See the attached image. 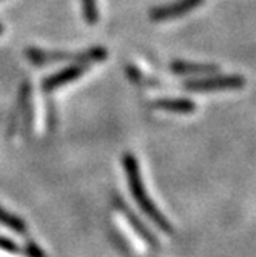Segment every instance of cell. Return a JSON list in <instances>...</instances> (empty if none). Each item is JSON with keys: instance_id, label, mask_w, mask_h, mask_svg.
I'll use <instances>...</instances> for the list:
<instances>
[{"instance_id": "6da1fadb", "label": "cell", "mask_w": 256, "mask_h": 257, "mask_svg": "<svg viewBox=\"0 0 256 257\" xmlns=\"http://www.w3.org/2000/svg\"><path fill=\"white\" fill-rule=\"evenodd\" d=\"M125 168L128 171V179H130V185H131V191H133V196L136 197V200L139 202V205H141L144 208V211L151 216L159 226L162 228H167V222L165 219L162 220V217L157 214V209L153 206V203H150L145 191H144V185L141 182V177H139L137 174V168H136V163L131 157H125Z\"/></svg>"}, {"instance_id": "7a4b0ae2", "label": "cell", "mask_w": 256, "mask_h": 257, "mask_svg": "<svg viewBox=\"0 0 256 257\" xmlns=\"http://www.w3.org/2000/svg\"><path fill=\"white\" fill-rule=\"evenodd\" d=\"M245 85V79L242 76H216L207 77L201 80H192L185 83V88L189 91L205 92V91H225V89H239Z\"/></svg>"}, {"instance_id": "3957f363", "label": "cell", "mask_w": 256, "mask_h": 257, "mask_svg": "<svg viewBox=\"0 0 256 257\" xmlns=\"http://www.w3.org/2000/svg\"><path fill=\"white\" fill-rule=\"evenodd\" d=\"M204 0H178V2L165 7H157L150 11V19L154 22H164L182 17L187 13L193 11L195 8L201 7Z\"/></svg>"}, {"instance_id": "277c9868", "label": "cell", "mask_w": 256, "mask_h": 257, "mask_svg": "<svg viewBox=\"0 0 256 257\" xmlns=\"http://www.w3.org/2000/svg\"><path fill=\"white\" fill-rule=\"evenodd\" d=\"M172 69L178 74H189V76H195V74H212L218 71V66L213 63H192V62H182V60H176L172 63Z\"/></svg>"}, {"instance_id": "5b68a950", "label": "cell", "mask_w": 256, "mask_h": 257, "mask_svg": "<svg viewBox=\"0 0 256 257\" xmlns=\"http://www.w3.org/2000/svg\"><path fill=\"white\" fill-rule=\"evenodd\" d=\"M82 71H83V69H82L80 66H69V68L63 69V71H60V73L51 76L50 79H46V80L43 82V88H45L46 91L56 89V88H59V86L68 83V82H71V80L80 77Z\"/></svg>"}, {"instance_id": "8992f818", "label": "cell", "mask_w": 256, "mask_h": 257, "mask_svg": "<svg viewBox=\"0 0 256 257\" xmlns=\"http://www.w3.org/2000/svg\"><path fill=\"white\" fill-rule=\"evenodd\" d=\"M156 108L173 112H193L196 106L192 100L187 99H162L156 102Z\"/></svg>"}, {"instance_id": "52a82bcc", "label": "cell", "mask_w": 256, "mask_h": 257, "mask_svg": "<svg viewBox=\"0 0 256 257\" xmlns=\"http://www.w3.org/2000/svg\"><path fill=\"white\" fill-rule=\"evenodd\" d=\"M83 14L87 22L95 23L98 20V8H96V0H82Z\"/></svg>"}, {"instance_id": "ba28073f", "label": "cell", "mask_w": 256, "mask_h": 257, "mask_svg": "<svg viewBox=\"0 0 256 257\" xmlns=\"http://www.w3.org/2000/svg\"><path fill=\"white\" fill-rule=\"evenodd\" d=\"M0 223H5V225H8L10 228L16 229V231H19V232H23V231H25V226H23V223H22L20 220H17L16 217H13V216L4 213L2 209H0Z\"/></svg>"}, {"instance_id": "9c48e42d", "label": "cell", "mask_w": 256, "mask_h": 257, "mask_svg": "<svg viewBox=\"0 0 256 257\" xmlns=\"http://www.w3.org/2000/svg\"><path fill=\"white\" fill-rule=\"evenodd\" d=\"M4 31H5V30H4V27H2V25H0V34H2Z\"/></svg>"}]
</instances>
